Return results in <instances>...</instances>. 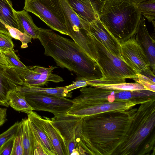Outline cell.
Instances as JSON below:
<instances>
[{
  "label": "cell",
  "mask_w": 155,
  "mask_h": 155,
  "mask_svg": "<svg viewBox=\"0 0 155 155\" xmlns=\"http://www.w3.org/2000/svg\"><path fill=\"white\" fill-rule=\"evenodd\" d=\"M137 110L132 107L83 118L88 155H112L123 142Z\"/></svg>",
  "instance_id": "6da1fadb"
},
{
  "label": "cell",
  "mask_w": 155,
  "mask_h": 155,
  "mask_svg": "<svg viewBox=\"0 0 155 155\" xmlns=\"http://www.w3.org/2000/svg\"><path fill=\"white\" fill-rule=\"evenodd\" d=\"M44 49V54L53 58L57 65L74 72L88 80L99 81L102 78L97 64L75 42L51 29L39 28L38 38Z\"/></svg>",
  "instance_id": "7a4b0ae2"
},
{
  "label": "cell",
  "mask_w": 155,
  "mask_h": 155,
  "mask_svg": "<svg viewBox=\"0 0 155 155\" xmlns=\"http://www.w3.org/2000/svg\"><path fill=\"white\" fill-rule=\"evenodd\" d=\"M140 104L123 142L112 155H155V99Z\"/></svg>",
  "instance_id": "3957f363"
},
{
  "label": "cell",
  "mask_w": 155,
  "mask_h": 155,
  "mask_svg": "<svg viewBox=\"0 0 155 155\" xmlns=\"http://www.w3.org/2000/svg\"><path fill=\"white\" fill-rule=\"evenodd\" d=\"M100 20L120 43L134 35L142 15L130 0H105L100 5Z\"/></svg>",
  "instance_id": "277c9868"
},
{
  "label": "cell",
  "mask_w": 155,
  "mask_h": 155,
  "mask_svg": "<svg viewBox=\"0 0 155 155\" xmlns=\"http://www.w3.org/2000/svg\"><path fill=\"white\" fill-rule=\"evenodd\" d=\"M91 35L92 55L101 71L102 78L99 81H89L88 85L124 82L127 78L133 79L137 77V73L134 69Z\"/></svg>",
  "instance_id": "5b68a950"
},
{
  "label": "cell",
  "mask_w": 155,
  "mask_h": 155,
  "mask_svg": "<svg viewBox=\"0 0 155 155\" xmlns=\"http://www.w3.org/2000/svg\"><path fill=\"white\" fill-rule=\"evenodd\" d=\"M90 86L81 87L79 95L74 98L77 107L118 102H132L137 105L155 98V92L148 90L119 91Z\"/></svg>",
  "instance_id": "8992f818"
},
{
  "label": "cell",
  "mask_w": 155,
  "mask_h": 155,
  "mask_svg": "<svg viewBox=\"0 0 155 155\" xmlns=\"http://www.w3.org/2000/svg\"><path fill=\"white\" fill-rule=\"evenodd\" d=\"M65 144L68 155H88V144L84 134L83 118L67 114L50 119Z\"/></svg>",
  "instance_id": "52a82bcc"
},
{
  "label": "cell",
  "mask_w": 155,
  "mask_h": 155,
  "mask_svg": "<svg viewBox=\"0 0 155 155\" xmlns=\"http://www.w3.org/2000/svg\"><path fill=\"white\" fill-rule=\"evenodd\" d=\"M24 10L35 15L52 30L68 35L59 0H25Z\"/></svg>",
  "instance_id": "ba28073f"
},
{
  "label": "cell",
  "mask_w": 155,
  "mask_h": 155,
  "mask_svg": "<svg viewBox=\"0 0 155 155\" xmlns=\"http://www.w3.org/2000/svg\"><path fill=\"white\" fill-rule=\"evenodd\" d=\"M21 93L33 110L50 112L54 117L66 114L73 104L72 99L65 97L38 93Z\"/></svg>",
  "instance_id": "9c48e42d"
},
{
  "label": "cell",
  "mask_w": 155,
  "mask_h": 155,
  "mask_svg": "<svg viewBox=\"0 0 155 155\" xmlns=\"http://www.w3.org/2000/svg\"><path fill=\"white\" fill-rule=\"evenodd\" d=\"M120 47L122 59L137 74L153 71L146 54L133 37L120 43Z\"/></svg>",
  "instance_id": "30bf717a"
},
{
  "label": "cell",
  "mask_w": 155,
  "mask_h": 155,
  "mask_svg": "<svg viewBox=\"0 0 155 155\" xmlns=\"http://www.w3.org/2000/svg\"><path fill=\"white\" fill-rule=\"evenodd\" d=\"M23 81V84L39 87L46 85L49 81L58 83L64 81L60 76L52 73L56 66L45 68L39 66L25 68H13Z\"/></svg>",
  "instance_id": "8fae6325"
},
{
  "label": "cell",
  "mask_w": 155,
  "mask_h": 155,
  "mask_svg": "<svg viewBox=\"0 0 155 155\" xmlns=\"http://www.w3.org/2000/svg\"><path fill=\"white\" fill-rule=\"evenodd\" d=\"M24 82L14 69L0 63V104L8 107L7 97L9 92Z\"/></svg>",
  "instance_id": "7c38bea8"
},
{
  "label": "cell",
  "mask_w": 155,
  "mask_h": 155,
  "mask_svg": "<svg viewBox=\"0 0 155 155\" xmlns=\"http://www.w3.org/2000/svg\"><path fill=\"white\" fill-rule=\"evenodd\" d=\"M90 33L111 53L121 59L120 43L107 29L99 17L90 23Z\"/></svg>",
  "instance_id": "4fadbf2b"
},
{
  "label": "cell",
  "mask_w": 155,
  "mask_h": 155,
  "mask_svg": "<svg viewBox=\"0 0 155 155\" xmlns=\"http://www.w3.org/2000/svg\"><path fill=\"white\" fill-rule=\"evenodd\" d=\"M136 104L129 102H118L95 104L76 110L68 111L67 114L83 118L98 114L112 111H124L133 107Z\"/></svg>",
  "instance_id": "5bb4252c"
},
{
  "label": "cell",
  "mask_w": 155,
  "mask_h": 155,
  "mask_svg": "<svg viewBox=\"0 0 155 155\" xmlns=\"http://www.w3.org/2000/svg\"><path fill=\"white\" fill-rule=\"evenodd\" d=\"M140 45L146 54L150 67L155 73V41L150 35L147 28L145 20L141 15L135 33L132 37Z\"/></svg>",
  "instance_id": "9a60e30c"
},
{
  "label": "cell",
  "mask_w": 155,
  "mask_h": 155,
  "mask_svg": "<svg viewBox=\"0 0 155 155\" xmlns=\"http://www.w3.org/2000/svg\"><path fill=\"white\" fill-rule=\"evenodd\" d=\"M74 11L85 21L91 23L99 17L100 4L96 0H67Z\"/></svg>",
  "instance_id": "2e32d148"
},
{
  "label": "cell",
  "mask_w": 155,
  "mask_h": 155,
  "mask_svg": "<svg viewBox=\"0 0 155 155\" xmlns=\"http://www.w3.org/2000/svg\"><path fill=\"white\" fill-rule=\"evenodd\" d=\"M41 117L40 120L57 155H68L64 140L57 129L52 124L50 118Z\"/></svg>",
  "instance_id": "e0dca14e"
},
{
  "label": "cell",
  "mask_w": 155,
  "mask_h": 155,
  "mask_svg": "<svg viewBox=\"0 0 155 155\" xmlns=\"http://www.w3.org/2000/svg\"><path fill=\"white\" fill-rule=\"evenodd\" d=\"M28 116L31 127L39 138L48 155H57L42 124L41 116L34 111L28 114Z\"/></svg>",
  "instance_id": "ac0fdd59"
},
{
  "label": "cell",
  "mask_w": 155,
  "mask_h": 155,
  "mask_svg": "<svg viewBox=\"0 0 155 155\" xmlns=\"http://www.w3.org/2000/svg\"><path fill=\"white\" fill-rule=\"evenodd\" d=\"M15 13L19 30L31 38L38 39L39 28L35 24L27 11L24 10L20 11H15Z\"/></svg>",
  "instance_id": "d6986e66"
},
{
  "label": "cell",
  "mask_w": 155,
  "mask_h": 155,
  "mask_svg": "<svg viewBox=\"0 0 155 155\" xmlns=\"http://www.w3.org/2000/svg\"><path fill=\"white\" fill-rule=\"evenodd\" d=\"M64 11L66 27H77L90 32V23L80 17L73 10L67 0H59Z\"/></svg>",
  "instance_id": "ffe728a7"
},
{
  "label": "cell",
  "mask_w": 155,
  "mask_h": 155,
  "mask_svg": "<svg viewBox=\"0 0 155 155\" xmlns=\"http://www.w3.org/2000/svg\"><path fill=\"white\" fill-rule=\"evenodd\" d=\"M16 89L22 93H38L65 97L71 98L72 97V92H66L64 89V87L44 88L23 84L17 87Z\"/></svg>",
  "instance_id": "44dd1931"
},
{
  "label": "cell",
  "mask_w": 155,
  "mask_h": 155,
  "mask_svg": "<svg viewBox=\"0 0 155 155\" xmlns=\"http://www.w3.org/2000/svg\"><path fill=\"white\" fill-rule=\"evenodd\" d=\"M9 106L15 110L27 114L32 113L33 109L26 100L22 94L15 89L10 91L8 97Z\"/></svg>",
  "instance_id": "7402d4cb"
},
{
  "label": "cell",
  "mask_w": 155,
  "mask_h": 155,
  "mask_svg": "<svg viewBox=\"0 0 155 155\" xmlns=\"http://www.w3.org/2000/svg\"><path fill=\"white\" fill-rule=\"evenodd\" d=\"M15 12L10 0H0V21L19 30Z\"/></svg>",
  "instance_id": "603a6c76"
},
{
  "label": "cell",
  "mask_w": 155,
  "mask_h": 155,
  "mask_svg": "<svg viewBox=\"0 0 155 155\" xmlns=\"http://www.w3.org/2000/svg\"><path fill=\"white\" fill-rule=\"evenodd\" d=\"M22 120L23 122V143L24 155H34V143L32 131L28 118Z\"/></svg>",
  "instance_id": "cb8c5ba5"
},
{
  "label": "cell",
  "mask_w": 155,
  "mask_h": 155,
  "mask_svg": "<svg viewBox=\"0 0 155 155\" xmlns=\"http://www.w3.org/2000/svg\"><path fill=\"white\" fill-rule=\"evenodd\" d=\"M91 86L99 88L119 91H132L146 90L143 86L136 82H124L107 84H94Z\"/></svg>",
  "instance_id": "d4e9b609"
},
{
  "label": "cell",
  "mask_w": 155,
  "mask_h": 155,
  "mask_svg": "<svg viewBox=\"0 0 155 155\" xmlns=\"http://www.w3.org/2000/svg\"><path fill=\"white\" fill-rule=\"evenodd\" d=\"M134 2L142 15L145 17L149 22H151L154 20L155 0H146L141 2Z\"/></svg>",
  "instance_id": "484cf974"
},
{
  "label": "cell",
  "mask_w": 155,
  "mask_h": 155,
  "mask_svg": "<svg viewBox=\"0 0 155 155\" xmlns=\"http://www.w3.org/2000/svg\"><path fill=\"white\" fill-rule=\"evenodd\" d=\"M23 122L22 120L15 137L13 149L11 155H24L23 143Z\"/></svg>",
  "instance_id": "4316f807"
},
{
  "label": "cell",
  "mask_w": 155,
  "mask_h": 155,
  "mask_svg": "<svg viewBox=\"0 0 155 155\" xmlns=\"http://www.w3.org/2000/svg\"><path fill=\"white\" fill-rule=\"evenodd\" d=\"M5 25L12 38L19 40L21 42V48H26L28 47V44L31 42V37L25 33L21 32L16 28L5 24Z\"/></svg>",
  "instance_id": "83f0119b"
},
{
  "label": "cell",
  "mask_w": 155,
  "mask_h": 155,
  "mask_svg": "<svg viewBox=\"0 0 155 155\" xmlns=\"http://www.w3.org/2000/svg\"><path fill=\"white\" fill-rule=\"evenodd\" d=\"M12 38L9 32L0 31V51L4 53L13 50L14 45Z\"/></svg>",
  "instance_id": "f1b7e54d"
},
{
  "label": "cell",
  "mask_w": 155,
  "mask_h": 155,
  "mask_svg": "<svg viewBox=\"0 0 155 155\" xmlns=\"http://www.w3.org/2000/svg\"><path fill=\"white\" fill-rule=\"evenodd\" d=\"M20 122H17L7 130L0 134V148L6 142L15 137L17 133Z\"/></svg>",
  "instance_id": "f546056e"
},
{
  "label": "cell",
  "mask_w": 155,
  "mask_h": 155,
  "mask_svg": "<svg viewBox=\"0 0 155 155\" xmlns=\"http://www.w3.org/2000/svg\"><path fill=\"white\" fill-rule=\"evenodd\" d=\"M133 79L143 86L146 90L155 92V82L147 76L137 74V77Z\"/></svg>",
  "instance_id": "4dcf8cb0"
},
{
  "label": "cell",
  "mask_w": 155,
  "mask_h": 155,
  "mask_svg": "<svg viewBox=\"0 0 155 155\" xmlns=\"http://www.w3.org/2000/svg\"><path fill=\"white\" fill-rule=\"evenodd\" d=\"M7 61L13 68H25L27 67L20 60L13 50L3 53Z\"/></svg>",
  "instance_id": "1f68e13d"
},
{
  "label": "cell",
  "mask_w": 155,
  "mask_h": 155,
  "mask_svg": "<svg viewBox=\"0 0 155 155\" xmlns=\"http://www.w3.org/2000/svg\"><path fill=\"white\" fill-rule=\"evenodd\" d=\"M15 137L9 139L0 148V155H11Z\"/></svg>",
  "instance_id": "d6a6232c"
},
{
  "label": "cell",
  "mask_w": 155,
  "mask_h": 155,
  "mask_svg": "<svg viewBox=\"0 0 155 155\" xmlns=\"http://www.w3.org/2000/svg\"><path fill=\"white\" fill-rule=\"evenodd\" d=\"M7 109L0 108V127L7 120Z\"/></svg>",
  "instance_id": "836d02e7"
},
{
  "label": "cell",
  "mask_w": 155,
  "mask_h": 155,
  "mask_svg": "<svg viewBox=\"0 0 155 155\" xmlns=\"http://www.w3.org/2000/svg\"><path fill=\"white\" fill-rule=\"evenodd\" d=\"M0 63L6 65L11 66L10 64L7 61L3 53L0 51Z\"/></svg>",
  "instance_id": "e575fe53"
},
{
  "label": "cell",
  "mask_w": 155,
  "mask_h": 155,
  "mask_svg": "<svg viewBox=\"0 0 155 155\" xmlns=\"http://www.w3.org/2000/svg\"><path fill=\"white\" fill-rule=\"evenodd\" d=\"M131 1L134 2H142L146 0H130Z\"/></svg>",
  "instance_id": "d590c367"
},
{
  "label": "cell",
  "mask_w": 155,
  "mask_h": 155,
  "mask_svg": "<svg viewBox=\"0 0 155 155\" xmlns=\"http://www.w3.org/2000/svg\"><path fill=\"white\" fill-rule=\"evenodd\" d=\"M101 5L102 3L105 0H96Z\"/></svg>",
  "instance_id": "8d00e7d4"
},
{
  "label": "cell",
  "mask_w": 155,
  "mask_h": 155,
  "mask_svg": "<svg viewBox=\"0 0 155 155\" xmlns=\"http://www.w3.org/2000/svg\"><path fill=\"white\" fill-rule=\"evenodd\" d=\"M0 31H1V30L0 28Z\"/></svg>",
  "instance_id": "74e56055"
},
{
  "label": "cell",
  "mask_w": 155,
  "mask_h": 155,
  "mask_svg": "<svg viewBox=\"0 0 155 155\" xmlns=\"http://www.w3.org/2000/svg\"><path fill=\"white\" fill-rule=\"evenodd\" d=\"M0 106H1V104H0Z\"/></svg>",
  "instance_id": "f35d334b"
}]
</instances>
